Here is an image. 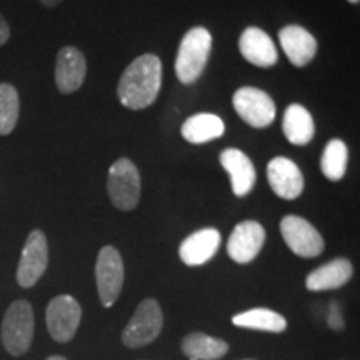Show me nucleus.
<instances>
[{"mask_svg":"<svg viewBox=\"0 0 360 360\" xmlns=\"http://www.w3.org/2000/svg\"><path fill=\"white\" fill-rule=\"evenodd\" d=\"M125 270L124 260L119 250L112 245H105L98 252L96 264V281L98 299L103 307H112L119 299L124 287Z\"/></svg>","mask_w":360,"mask_h":360,"instance_id":"6","label":"nucleus"},{"mask_svg":"<svg viewBox=\"0 0 360 360\" xmlns=\"http://www.w3.org/2000/svg\"><path fill=\"white\" fill-rule=\"evenodd\" d=\"M238 51L247 62H250L252 65L262 67V69L276 65L278 60L274 40L259 27H247L242 32L238 39Z\"/></svg>","mask_w":360,"mask_h":360,"instance_id":"15","label":"nucleus"},{"mask_svg":"<svg viewBox=\"0 0 360 360\" xmlns=\"http://www.w3.org/2000/svg\"><path fill=\"white\" fill-rule=\"evenodd\" d=\"M269 186L276 195L294 200L304 192V175L299 165L287 157H276L267 165Z\"/></svg>","mask_w":360,"mask_h":360,"instance_id":"12","label":"nucleus"},{"mask_svg":"<svg viewBox=\"0 0 360 360\" xmlns=\"http://www.w3.org/2000/svg\"><path fill=\"white\" fill-rule=\"evenodd\" d=\"M162 87V62L154 53L137 57L124 70L117 85V96L124 107L142 110L157 101Z\"/></svg>","mask_w":360,"mask_h":360,"instance_id":"1","label":"nucleus"},{"mask_svg":"<svg viewBox=\"0 0 360 360\" xmlns=\"http://www.w3.org/2000/svg\"><path fill=\"white\" fill-rule=\"evenodd\" d=\"M220 164L225 172L231 175L232 192L237 197H245L247 193H250L257 180V172L249 155L238 148H225L220 154Z\"/></svg>","mask_w":360,"mask_h":360,"instance_id":"17","label":"nucleus"},{"mask_svg":"<svg viewBox=\"0 0 360 360\" xmlns=\"http://www.w3.org/2000/svg\"><path fill=\"white\" fill-rule=\"evenodd\" d=\"M281 233L287 247L299 257H319L326 247L321 232L299 215H285L281 220Z\"/></svg>","mask_w":360,"mask_h":360,"instance_id":"9","label":"nucleus"},{"mask_svg":"<svg viewBox=\"0 0 360 360\" xmlns=\"http://www.w3.org/2000/svg\"><path fill=\"white\" fill-rule=\"evenodd\" d=\"M285 139L294 146H307L315 135V124L310 112L300 103H290L282 120Z\"/></svg>","mask_w":360,"mask_h":360,"instance_id":"19","label":"nucleus"},{"mask_svg":"<svg viewBox=\"0 0 360 360\" xmlns=\"http://www.w3.org/2000/svg\"><path fill=\"white\" fill-rule=\"evenodd\" d=\"M8 39H11V27H8L7 20L4 19L2 13H0V47L7 44Z\"/></svg>","mask_w":360,"mask_h":360,"instance_id":"26","label":"nucleus"},{"mask_svg":"<svg viewBox=\"0 0 360 360\" xmlns=\"http://www.w3.org/2000/svg\"><path fill=\"white\" fill-rule=\"evenodd\" d=\"M212 49V35L205 27H193L180 40L175 74L182 84L191 85L200 79Z\"/></svg>","mask_w":360,"mask_h":360,"instance_id":"2","label":"nucleus"},{"mask_svg":"<svg viewBox=\"0 0 360 360\" xmlns=\"http://www.w3.org/2000/svg\"><path fill=\"white\" fill-rule=\"evenodd\" d=\"M265 242V229L255 220L238 222L229 237L227 254L233 262L249 264L262 250Z\"/></svg>","mask_w":360,"mask_h":360,"instance_id":"11","label":"nucleus"},{"mask_svg":"<svg viewBox=\"0 0 360 360\" xmlns=\"http://www.w3.org/2000/svg\"><path fill=\"white\" fill-rule=\"evenodd\" d=\"M107 191L109 197L119 210L129 212L137 207L141 200V174L130 159H119L112 164L107 177Z\"/></svg>","mask_w":360,"mask_h":360,"instance_id":"4","label":"nucleus"},{"mask_svg":"<svg viewBox=\"0 0 360 360\" xmlns=\"http://www.w3.org/2000/svg\"><path fill=\"white\" fill-rule=\"evenodd\" d=\"M182 137L188 143H207L215 139H220L225 132L224 120L215 114H195L188 117L186 122L182 124Z\"/></svg>","mask_w":360,"mask_h":360,"instance_id":"20","label":"nucleus"},{"mask_svg":"<svg viewBox=\"0 0 360 360\" xmlns=\"http://www.w3.org/2000/svg\"><path fill=\"white\" fill-rule=\"evenodd\" d=\"M19 92L12 84H0V135H8L19 120Z\"/></svg>","mask_w":360,"mask_h":360,"instance_id":"24","label":"nucleus"},{"mask_svg":"<svg viewBox=\"0 0 360 360\" xmlns=\"http://www.w3.org/2000/svg\"><path fill=\"white\" fill-rule=\"evenodd\" d=\"M278 42L292 65L305 67L317 53V40L300 25H285L278 32Z\"/></svg>","mask_w":360,"mask_h":360,"instance_id":"16","label":"nucleus"},{"mask_svg":"<svg viewBox=\"0 0 360 360\" xmlns=\"http://www.w3.org/2000/svg\"><path fill=\"white\" fill-rule=\"evenodd\" d=\"M327 322L334 330H342L344 328V317H342V310L340 305L337 304V300H332L330 307H328V315H327Z\"/></svg>","mask_w":360,"mask_h":360,"instance_id":"25","label":"nucleus"},{"mask_svg":"<svg viewBox=\"0 0 360 360\" xmlns=\"http://www.w3.org/2000/svg\"><path fill=\"white\" fill-rule=\"evenodd\" d=\"M45 360H67L65 357H62V355H52V357L45 359Z\"/></svg>","mask_w":360,"mask_h":360,"instance_id":"28","label":"nucleus"},{"mask_svg":"<svg viewBox=\"0 0 360 360\" xmlns=\"http://www.w3.org/2000/svg\"><path fill=\"white\" fill-rule=\"evenodd\" d=\"M182 352L188 360H217L229 352V344L204 332H192L184 337Z\"/></svg>","mask_w":360,"mask_h":360,"instance_id":"21","label":"nucleus"},{"mask_svg":"<svg viewBox=\"0 0 360 360\" xmlns=\"http://www.w3.org/2000/svg\"><path fill=\"white\" fill-rule=\"evenodd\" d=\"M40 4H42L44 7H49V8H52V7H57L58 4L62 2V0H39Z\"/></svg>","mask_w":360,"mask_h":360,"instance_id":"27","label":"nucleus"},{"mask_svg":"<svg viewBox=\"0 0 360 360\" xmlns=\"http://www.w3.org/2000/svg\"><path fill=\"white\" fill-rule=\"evenodd\" d=\"M350 4H359V0H349Z\"/></svg>","mask_w":360,"mask_h":360,"instance_id":"29","label":"nucleus"},{"mask_svg":"<svg viewBox=\"0 0 360 360\" xmlns=\"http://www.w3.org/2000/svg\"><path fill=\"white\" fill-rule=\"evenodd\" d=\"M220 242H222V237L217 229H200L184 238L179 247V257L188 267L204 265L217 254Z\"/></svg>","mask_w":360,"mask_h":360,"instance_id":"14","label":"nucleus"},{"mask_svg":"<svg viewBox=\"0 0 360 360\" xmlns=\"http://www.w3.org/2000/svg\"><path fill=\"white\" fill-rule=\"evenodd\" d=\"M34 310L27 300H15L8 305L2 321L0 339L6 350L13 357H20L29 352L34 340Z\"/></svg>","mask_w":360,"mask_h":360,"instance_id":"3","label":"nucleus"},{"mask_svg":"<svg viewBox=\"0 0 360 360\" xmlns=\"http://www.w3.org/2000/svg\"><path fill=\"white\" fill-rule=\"evenodd\" d=\"M352 276L354 267L349 259H334L312 270L305 278V287L310 292L340 289L352 278Z\"/></svg>","mask_w":360,"mask_h":360,"instance_id":"18","label":"nucleus"},{"mask_svg":"<svg viewBox=\"0 0 360 360\" xmlns=\"http://www.w3.org/2000/svg\"><path fill=\"white\" fill-rule=\"evenodd\" d=\"M232 323L242 328H252V330H264L281 334L287 328V321L283 315L270 309H250L247 312L237 314L232 317Z\"/></svg>","mask_w":360,"mask_h":360,"instance_id":"22","label":"nucleus"},{"mask_svg":"<svg viewBox=\"0 0 360 360\" xmlns=\"http://www.w3.org/2000/svg\"><path fill=\"white\" fill-rule=\"evenodd\" d=\"M232 103L238 117L254 129H265L276 120V103L257 87H240L233 94Z\"/></svg>","mask_w":360,"mask_h":360,"instance_id":"7","label":"nucleus"},{"mask_svg":"<svg viewBox=\"0 0 360 360\" xmlns=\"http://www.w3.org/2000/svg\"><path fill=\"white\" fill-rule=\"evenodd\" d=\"M164 326V314L155 299L141 302L122 332V342L130 349H139L152 344L159 337Z\"/></svg>","mask_w":360,"mask_h":360,"instance_id":"5","label":"nucleus"},{"mask_svg":"<svg viewBox=\"0 0 360 360\" xmlns=\"http://www.w3.org/2000/svg\"><path fill=\"white\" fill-rule=\"evenodd\" d=\"M87 75V60L75 47H64L57 53L56 84L60 94H74L82 87Z\"/></svg>","mask_w":360,"mask_h":360,"instance_id":"13","label":"nucleus"},{"mask_svg":"<svg viewBox=\"0 0 360 360\" xmlns=\"http://www.w3.org/2000/svg\"><path fill=\"white\" fill-rule=\"evenodd\" d=\"M49 244L42 231L35 229L27 237L17 267V283L24 289H30L37 283L47 270Z\"/></svg>","mask_w":360,"mask_h":360,"instance_id":"10","label":"nucleus"},{"mask_svg":"<svg viewBox=\"0 0 360 360\" xmlns=\"http://www.w3.org/2000/svg\"><path fill=\"white\" fill-rule=\"evenodd\" d=\"M349 164V148L344 141L340 139H332L327 142L321 159V170L323 177H327L332 182H339L344 179L345 170Z\"/></svg>","mask_w":360,"mask_h":360,"instance_id":"23","label":"nucleus"},{"mask_svg":"<svg viewBox=\"0 0 360 360\" xmlns=\"http://www.w3.org/2000/svg\"><path fill=\"white\" fill-rule=\"evenodd\" d=\"M82 319V307L72 295H57L45 310L47 330L56 342L65 344L74 339Z\"/></svg>","mask_w":360,"mask_h":360,"instance_id":"8","label":"nucleus"}]
</instances>
